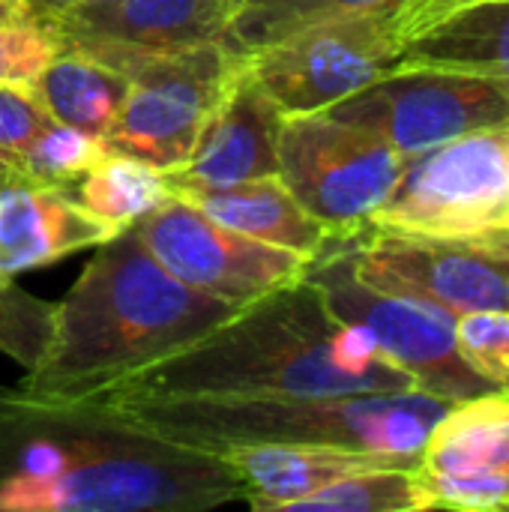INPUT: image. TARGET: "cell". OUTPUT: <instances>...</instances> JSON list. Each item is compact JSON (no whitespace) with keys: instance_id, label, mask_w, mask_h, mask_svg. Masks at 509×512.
<instances>
[{"instance_id":"9a60e30c","label":"cell","mask_w":509,"mask_h":512,"mask_svg":"<svg viewBox=\"0 0 509 512\" xmlns=\"http://www.w3.org/2000/svg\"><path fill=\"white\" fill-rule=\"evenodd\" d=\"M117 228L84 210L72 189L36 183L0 168V276H21L81 249H96Z\"/></svg>"},{"instance_id":"83f0119b","label":"cell","mask_w":509,"mask_h":512,"mask_svg":"<svg viewBox=\"0 0 509 512\" xmlns=\"http://www.w3.org/2000/svg\"><path fill=\"white\" fill-rule=\"evenodd\" d=\"M465 3H471V0H396L387 9V18H390L396 36L405 45L420 30H426L429 24H435L438 18H444L447 12H453V9H459Z\"/></svg>"},{"instance_id":"d4e9b609","label":"cell","mask_w":509,"mask_h":512,"mask_svg":"<svg viewBox=\"0 0 509 512\" xmlns=\"http://www.w3.org/2000/svg\"><path fill=\"white\" fill-rule=\"evenodd\" d=\"M456 348L492 387H509V312L486 309L456 318Z\"/></svg>"},{"instance_id":"4316f807","label":"cell","mask_w":509,"mask_h":512,"mask_svg":"<svg viewBox=\"0 0 509 512\" xmlns=\"http://www.w3.org/2000/svg\"><path fill=\"white\" fill-rule=\"evenodd\" d=\"M54 120L24 87H0V168L21 171L24 153Z\"/></svg>"},{"instance_id":"e0dca14e","label":"cell","mask_w":509,"mask_h":512,"mask_svg":"<svg viewBox=\"0 0 509 512\" xmlns=\"http://www.w3.org/2000/svg\"><path fill=\"white\" fill-rule=\"evenodd\" d=\"M240 483V501L258 512H288L339 477L372 468H417V462L324 444H249L222 453Z\"/></svg>"},{"instance_id":"30bf717a","label":"cell","mask_w":509,"mask_h":512,"mask_svg":"<svg viewBox=\"0 0 509 512\" xmlns=\"http://www.w3.org/2000/svg\"><path fill=\"white\" fill-rule=\"evenodd\" d=\"M324 114L417 156L468 132L509 123V102L483 75L393 66Z\"/></svg>"},{"instance_id":"1f68e13d","label":"cell","mask_w":509,"mask_h":512,"mask_svg":"<svg viewBox=\"0 0 509 512\" xmlns=\"http://www.w3.org/2000/svg\"><path fill=\"white\" fill-rule=\"evenodd\" d=\"M489 81H492V84H495V87H498V90L507 96V102H509V72H504V75H492Z\"/></svg>"},{"instance_id":"8992f818","label":"cell","mask_w":509,"mask_h":512,"mask_svg":"<svg viewBox=\"0 0 509 512\" xmlns=\"http://www.w3.org/2000/svg\"><path fill=\"white\" fill-rule=\"evenodd\" d=\"M369 228L459 240L509 228V123L453 138L408 165Z\"/></svg>"},{"instance_id":"8fae6325","label":"cell","mask_w":509,"mask_h":512,"mask_svg":"<svg viewBox=\"0 0 509 512\" xmlns=\"http://www.w3.org/2000/svg\"><path fill=\"white\" fill-rule=\"evenodd\" d=\"M354 261L366 282L426 300L453 318L509 312V228L459 240L363 228L354 234Z\"/></svg>"},{"instance_id":"277c9868","label":"cell","mask_w":509,"mask_h":512,"mask_svg":"<svg viewBox=\"0 0 509 512\" xmlns=\"http://www.w3.org/2000/svg\"><path fill=\"white\" fill-rule=\"evenodd\" d=\"M141 429L222 456L249 444H324L417 462L453 402L426 390L348 396H114Z\"/></svg>"},{"instance_id":"ba28073f","label":"cell","mask_w":509,"mask_h":512,"mask_svg":"<svg viewBox=\"0 0 509 512\" xmlns=\"http://www.w3.org/2000/svg\"><path fill=\"white\" fill-rule=\"evenodd\" d=\"M243 69L246 54L228 42H207L144 60L129 75L126 99L105 135L108 150L162 171L183 168Z\"/></svg>"},{"instance_id":"f546056e","label":"cell","mask_w":509,"mask_h":512,"mask_svg":"<svg viewBox=\"0 0 509 512\" xmlns=\"http://www.w3.org/2000/svg\"><path fill=\"white\" fill-rule=\"evenodd\" d=\"M81 3H96V0H36L39 12H60V9H72Z\"/></svg>"},{"instance_id":"9c48e42d","label":"cell","mask_w":509,"mask_h":512,"mask_svg":"<svg viewBox=\"0 0 509 512\" xmlns=\"http://www.w3.org/2000/svg\"><path fill=\"white\" fill-rule=\"evenodd\" d=\"M402 39L387 9L339 15L246 54L249 72L282 114H315L396 66Z\"/></svg>"},{"instance_id":"5b68a950","label":"cell","mask_w":509,"mask_h":512,"mask_svg":"<svg viewBox=\"0 0 509 512\" xmlns=\"http://www.w3.org/2000/svg\"><path fill=\"white\" fill-rule=\"evenodd\" d=\"M306 282L321 291L339 321L363 327L375 345L417 381L420 390L447 402L495 390L459 357L456 318L450 312L411 294L384 291L360 276L354 261V234H333L309 261Z\"/></svg>"},{"instance_id":"d6986e66","label":"cell","mask_w":509,"mask_h":512,"mask_svg":"<svg viewBox=\"0 0 509 512\" xmlns=\"http://www.w3.org/2000/svg\"><path fill=\"white\" fill-rule=\"evenodd\" d=\"M396 66L504 75L509 72V0H471L447 12L402 45Z\"/></svg>"},{"instance_id":"ffe728a7","label":"cell","mask_w":509,"mask_h":512,"mask_svg":"<svg viewBox=\"0 0 509 512\" xmlns=\"http://www.w3.org/2000/svg\"><path fill=\"white\" fill-rule=\"evenodd\" d=\"M129 90V75L63 45L60 54L30 84V93L54 123L105 138Z\"/></svg>"},{"instance_id":"4fadbf2b","label":"cell","mask_w":509,"mask_h":512,"mask_svg":"<svg viewBox=\"0 0 509 512\" xmlns=\"http://www.w3.org/2000/svg\"><path fill=\"white\" fill-rule=\"evenodd\" d=\"M414 474L426 510H509V387L453 402L432 426Z\"/></svg>"},{"instance_id":"5bb4252c","label":"cell","mask_w":509,"mask_h":512,"mask_svg":"<svg viewBox=\"0 0 509 512\" xmlns=\"http://www.w3.org/2000/svg\"><path fill=\"white\" fill-rule=\"evenodd\" d=\"M42 18L63 45L132 75L150 57L225 42L234 0H96Z\"/></svg>"},{"instance_id":"6da1fadb","label":"cell","mask_w":509,"mask_h":512,"mask_svg":"<svg viewBox=\"0 0 509 512\" xmlns=\"http://www.w3.org/2000/svg\"><path fill=\"white\" fill-rule=\"evenodd\" d=\"M234 501L225 456L141 429L99 399L0 384V512H204Z\"/></svg>"},{"instance_id":"52a82bcc","label":"cell","mask_w":509,"mask_h":512,"mask_svg":"<svg viewBox=\"0 0 509 512\" xmlns=\"http://www.w3.org/2000/svg\"><path fill=\"white\" fill-rule=\"evenodd\" d=\"M408 156L384 138L324 111L288 114L279 132V177L330 234L369 228L396 189Z\"/></svg>"},{"instance_id":"7402d4cb","label":"cell","mask_w":509,"mask_h":512,"mask_svg":"<svg viewBox=\"0 0 509 512\" xmlns=\"http://www.w3.org/2000/svg\"><path fill=\"white\" fill-rule=\"evenodd\" d=\"M297 512H420L426 498L414 468H372L333 480L321 492L297 501ZM288 510V512H291Z\"/></svg>"},{"instance_id":"3957f363","label":"cell","mask_w":509,"mask_h":512,"mask_svg":"<svg viewBox=\"0 0 509 512\" xmlns=\"http://www.w3.org/2000/svg\"><path fill=\"white\" fill-rule=\"evenodd\" d=\"M234 312L237 306L171 276L129 225L96 246L78 282L57 300L48 348L21 387L45 399H99Z\"/></svg>"},{"instance_id":"cb8c5ba5","label":"cell","mask_w":509,"mask_h":512,"mask_svg":"<svg viewBox=\"0 0 509 512\" xmlns=\"http://www.w3.org/2000/svg\"><path fill=\"white\" fill-rule=\"evenodd\" d=\"M57 318V303L18 288L0 276V354L15 360L24 372L36 369Z\"/></svg>"},{"instance_id":"2e32d148","label":"cell","mask_w":509,"mask_h":512,"mask_svg":"<svg viewBox=\"0 0 509 512\" xmlns=\"http://www.w3.org/2000/svg\"><path fill=\"white\" fill-rule=\"evenodd\" d=\"M282 123V108L246 66L213 111L186 165L168 171V186H225L279 174Z\"/></svg>"},{"instance_id":"7a4b0ae2","label":"cell","mask_w":509,"mask_h":512,"mask_svg":"<svg viewBox=\"0 0 509 512\" xmlns=\"http://www.w3.org/2000/svg\"><path fill=\"white\" fill-rule=\"evenodd\" d=\"M417 381L375 339L339 321L321 291L300 279L213 327L189 348L120 381L114 396H348L405 393Z\"/></svg>"},{"instance_id":"ac0fdd59","label":"cell","mask_w":509,"mask_h":512,"mask_svg":"<svg viewBox=\"0 0 509 512\" xmlns=\"http://www.w3.org/2000/svg\"><path fill=\"white\" fill-rule=\"evenodd\" d=\"M171 195L189 201L204 216L252 237L261 243H273L300 255L315 258L324 243L333 237L315 216L303 210V204L291 195L279 174L225 183V186H198L183 183L171 186Z\"/></svg>"},{"instance_id":"603a6c76","label":"cell","mask_w":509,"mask_h":512,"mask_svg":"<svg viewBox=\"0 0 509 512\" xmlns=\"http://www.w3.org/2000/svg\"><path fill=\"white\" fill-rule=\"evenodd\" d=\"M105 153H108L105 138L87 135L63 123H51L24 153L18 174L36 183L72 189Z\"/></svg>"},{"instance_id":"4dcf8cb0","label":"cell","mask_w":509,"mask_h":512,"mask_svg":"<svg viewBox=\"0 0 509 512\" xmlns=\"http://www.w3.org/2000/svg\"><path fill=\"white\" fill-rule=\"evenodd\" d=\"M267 3H285V0H234V12L249 9V6H267Z\"/></svg>"},{"instance_id":"7c38bea8","label":"cell","mask_w":509,"mask_h":512,"mask_svg":"<svg viewBox=\"0 0 509 512\" xmlns=\"http://www.w3.org/2000/svg\"><path fill=\"white\" fill-rule=\"evenodd\" d=\"M135 228L171 276L237 309L306 279L312 261L309 255L252 240L177 195L135 222Z\"/></svg>"},{"instance_id":"44dd1931","label":"cell","mask_w":509,"mask_h":512,"mask_svg":"<svg viewBox=\"0 0 509 512\" xmlns=\"http://www.w3.org/2000/svg\"><path fill=\"white\" fill-rule=\"evenodd\" d=\"M75 201L105 225L123 231L171 198L168 171L135 156L108 150L75 186Z\"/></svg>"},{"instance_id":"484cf974","label":"cell","mask_w":509,"mask_h":512,"mask_svg":"<svg viewBox=\"0 0 509 512\" xmlns=\"http://www.w3.org/2000/svg\"><path fill=\"white\" fill-rule=\"evenodd\" d=\"M63 42L45 18L0 27V87H24L60 54Z\"/></svg>"},{"instance_id":"f1b7e54d","label":"cell","mask_w":509,"mask_h":512,"mask_svg":"<svg viewBox=\"0 0 509 512\" xmlns=\"http://www.w3.org/2000/svg\"><path fill=\"white\" fill-rule=\"evenodd\" d=\"M36 18H42L36 0H0V27L24 24V21H36Z\"/></svg>"}]
</instances>
